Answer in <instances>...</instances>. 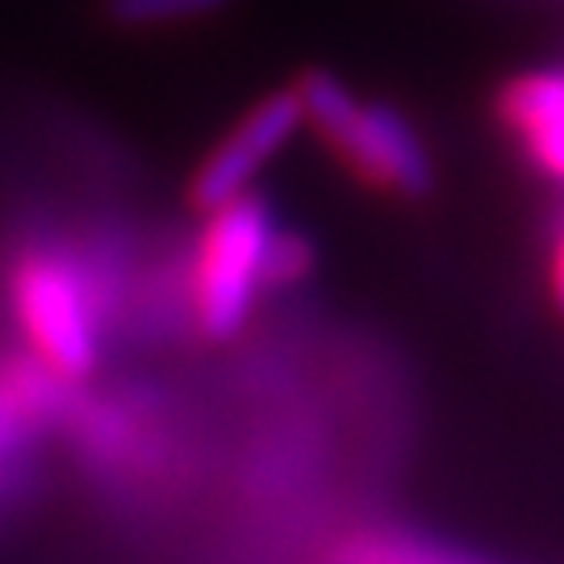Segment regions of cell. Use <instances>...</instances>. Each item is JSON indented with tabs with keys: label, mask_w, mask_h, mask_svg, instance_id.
<instances>
[{
	"label": "cell",
	"mask_w": 564,
	"mask_h": 564,
	"mask_svg": "<svg viewBox=\"0 0 564 564\" xmlns=\"http://www.w3.org/2000/svg\"><path fill=\"white\" fill-rule=\"evenodd\" d=\"M25 339L55 377H80L101 351V289L63 247H34L9 276Z\"/></svg>",
	"instance_id": "1"
},
{
	"label": "cell",
	"mask_w": 564,
	"mask_h": 564,
	"mask_svg": "<svg viewBox=\"0 0 564 564\" xmlns=\"http://www.w3.org/2000/svg\"><path fill=\"white\" fill-rule=\"evenodd\" d=\"M293 93L305 126H314L368 184L398 193H423L431 184V160L402 113L356 101L330 72H310Z\"/></svg>",
	"instance_id": "2"
},
{
	"label": "cell",
	"mask_w": 564,
	"mask_h": 564,
	"mask_svg": "<svg viewBox=\"0 0 564 564\" xmlns=\"http://www.w3.org/2000/svg\"><path fill=\"white\" fill-rule=\"evenodd\" d=\"M276 226L251 193L209 209L197 256H193V314L205 335H235L268 284V247Z\"/></svg>",
	"instance_id": "3"
},
{
	"label": "cell",
	"mask_w": 564,
	"mask_h": 564,
	"mask_svg": "<svg viewBox=\"0 0 564 564\" xmlns=\"http://www.w3.org/2000/svg\"><path fill=\"white\" fill-rule=\"evenodd\" d=\"M302 105L297 93H272L260 105H251L226 134L193 176V202L202 209H218L226 202L247 197V188L256 184L268 163L281 155L302 130Z\"/></svg>",
	"instance_id": "4"
},
{
	"label": "cell",
	"mask_w": 564,
	"mask_h": 564,
	"mask_svg": "<svg viewBox=\"0 0 564 564\" xmlns=\"http://www.w3.org/2000/svg\"><path fill=\"white\" fill-rule=\"evenodd\" d=\"M502 118L527 160L564 184V67L527 72L502 93Z\"/></svg>",
	"instance_id": "5"
},
{
	"label": "cell",
	"mask_w": 564,
	"mask_h": 564,
	"mask_svg": "<svg viewBox=\"0 0 564 564\" xmlns=\"http://www.w3.org/2000/svg\"><path fill=\"white\" fill-rule=\"evenodd\" d=\"M230 0H109V13L121 25H172L218 13Z\"/></svg>",
	"instance_id": "6"
},
{
	"label": "cell",
	"mask_w": 564,
	"mask_h": 564,
	"mask_svg": "<svg viewBox=\"0 0 564 564\" xmlns=\"http://www.w3.org/2000/svg\"><path fill=\"white\" fill-rule=\"evenodd\" d=\"M351 564H456L447 561V556H440V552H431V547H419V544H384V540H377V544H360L356 552H351Z\"/></svg>",
	"instance_id": "7"
},
{
	"label": "cell",
	"mask_w": 564,
	"mask_h": 564,
	"mask_svg": "<svg viewBox=\"0 0 564 564\" xmlns=\"http://www.w3.org/2000/svg\"><path fill=\"white\" fill-rule=\"evenodd\" d=\"M305 268H310V251H305L302 239H284L276 230V239L268 247V284H284V281H297Z\"/></svg>",
	"instance_id": "8"
},
{
	"label": "cell",
	"mask_w": 564,
	"mask_h": 564,
	"mask_svg": "<svg viewBox=\"0 0 564 564\" xmlns=\"http://www.w3.org/2000/svg\"><path fill=\"white\" fill-rule=\"evenodd\" d=\"M552 293L564 310V226L556 230V247H552Z\"/></svg>",
	"instance_id": "9"
}]
</instances>
